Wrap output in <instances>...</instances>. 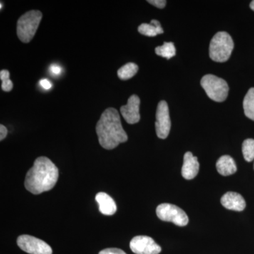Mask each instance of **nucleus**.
Instances as JSON below:
<instances>
[{"label": "nucleus", "mask_w": 254, "mask_h": 254, "mask_svg": "<svg viewBox=\"0 0 254 254\" xmlns=\"http://www.w3.org/2000/svg\"><path fill=\"white\" fill-rule=\"evenodd\" d=\"M8 131L4 125H0V141H3L7 135Z\"/></svg>", "instance_id": "24"}, {"label": "nucleus", "mask_w": 254, "mask_h": 254, "mask_svg": "<svg viewBox=\"0 0 254 254\" xmlns=\"http://www.w3.org/2000/svg\"><path fill=\"white\" fill-rule=\"evenodd\" d=\"M50 72L55 75H59L62 71V68L60 66L56 64H53L50 67Z\"/></svg>", "instance_id": "23"}, {"label": "nucleus", "mask_w": 254, "mask_h": 254, "mask_svg": "<svg viewBox=\"0 0 254 254\" xmlns=\"http://www.w3.org/2000/svg\"><path fill=\"white\" fill-rule=\"evenodd\" d=\"M17 245L23 252L30 254H52L53 250L44 241L31 236L23 235L18 237Z\"/></svg>", "instance_id": "7"}, {"label": "nucleus", "mask_w": 254, "mask_h": 254, "mask_svg": "<svg viewBox=\"0 0 254 254\" xmlns=\"http://www.w3.org/2000/svg\"><path fill=\"white\" fill-rule=\"evenodd\" d=\"M200 85L210 99L215 102H223L229 93L228 84L225 80L212 74L205 75L200 81Z\"/></svg>", "instance_id": "5"}, {"label": "nucleus", "mask_w": 254, "mask_h": 254, "mask_svg": "<svg viewBox=\"0 0 254 254\" xmlns=\"http://www.w3.org/2000/svg\"><path fill=\"white\" fill-rule=\"evenodd\" d=\"M234 49V42L226 32H218L212 38L209 48L210 59L217 63H225L230 59Z\"/></svg>", "instance_id": "3"}, {"label": "nucleus", "mask_w": 254, "mask_h": 254, "mask_svg": "<svg viewBox=\"0 0 254 254\" xmlns=\"http://www.w3.org/2000/svg\"><path fill=\"white\" fill-rule=\"evenodd\" d=\"M140 98L136 95H133L128 98L126 105L120 108L122 115L127 123L130 125L138 123L140 121Z\"/></svg>", "instance_id": "10"}, {"label": "nucleus", "mask_w": 254, "mask_h": 254, "mask_svg": "<svg viewBox=\"0 0 254 254\" xmlns=\"http://www.w3.org/2000/svg\"><path fill=\"white\" fill-rule=\"evenodd\" d=\"M40 84L44 89L48 90L52 88V83L48 79H46V78L41 80Z\"/></svg>", "instance_id": "25"}, {"label": "nucleus", "mask_w": 254, "mask_h": 254, "mask_svg": "<svg viewBox=\"0 0 254 254\" xmlns=\"http://www.w3.org/2000/svg\"><path fill=\"white\" fill-rule=\"evenodd\" d=\"M171 128V120L169 113L168 103L162 100L158 103L156 111L155 131L157 136L161 139H165L169 136Z\"/></svg>", "instance_id": "8"}, {"label": "nucleus", "mask_w": 254, "mask_h": 254, "mask_svg": "<svg viewBox=\"0 0 254 254\" xmlns=\"http://www.w3.org/2000/svg\"><path fill=\"white\" fill-rule=\"evenodd\" d=\"M96 133L100 145L106 150H113L128 140L120 114L113 108H108L102 114L97 123Z\"/></svg>", "instance_id": "2"}, {"label": "nucleus", "mask_w": 254, "mask_h": 254, "mask_svg": "<svg viewBox=\"0 0 254 254\" xmlns=\"http://www.w3.org/2000/svg\"><path fill=\"white\" fill-rule=\"evenodd\" d=\"M199 171L198 158L193 156L190 152H187L184 155V163L182 168V175L187 180H193Z\"/></svg>", "instance_id": "11"}, {"label": "nucleus", "mask_w": 254, "mask_h": 254, "mask_svg": "<svg viewBox=\"0 0 254 254\" xmlns=\"http://www.w3.org/2000/svg\"><path fill=\"white\" fill-rule=\"evenodd\" d=\"M242 153L246 161H253L254 160V139L248 138L243 142L242 144Z\"/></svg>", "instance_id": "19"}, {"label": "nucleus", "mask_w": 254, "mask_h": 254, "mask_svg": "<svg viewBox=\"0 0 254 254\" xmlns=\"http://www.w3.org/2000/svg\"><path fill=\"white\" fill-rule=\"evenodd\" d=\"M148 2L159 9H163L166 5L167 1L165 0H148Z\"/></svg>", "instance_id": "22"}, {"label": "nucleus", "mask_w": 254, "mask_h": 254, "mask_svg": "<svg viewBox=\"0 0 254 254\" xmlns=\"http://www.w3.org/2000/svg\"><path fill=\"white\" fill-rule=\"evenodd\" d=\"M95 200L99 205L100 213L105 215H114L117 211L115 200L108 193L100 192L95 195Z\"/></svg>", "instance_id": "13"}, {"label": "nucleus", "mask_w": 254, "mask_h": 254, "mask_svg": "<svg viewBox=\"0 0 254 254\" xmlns=\"http://www.w3.org/2000/svg\"><path fill=\"white\" fill-rule=\"evenodd\" d=\"M221 203L225 208L235 211H242L246 208L245 198L236 192L229 191L222 195Z\"/></svg>", "instance_id": "12"}, {"label": "nucleus", "mask_w": 254, "mask_h": 254, "mask_svg": "<svg viewBox=\"0 0 254 254\" xmlns=\"http://www.w3.org/2000/svg\"><path fill=\"white\" fill-rule=\"evenodd\" d=\"M138 31L143 36L155 37L163 34V29L158 20H152L150 23H142L138 28Z\"/></svg>", "instance_id": "15"}, {"label": "nucleus", "mask_w": 254, "mask_h": 254, "mask_svg": "<svg viewBox=\"0 0 254 254\" xmlns=\"http://www.w3.org/2000/svg\"><path fill=\"white\" fill-rule=\"evenodd\" d=\"M99 254H127L124 251L118 248H108L102 250Z\"/></svg>", "instance_id": "21"}, {"label": "nucleus", "mask_w": 254, "mask_h": 254, "mask_svg": "<svg viewBox=\"0 0 254 254\" xmlns=\"http://www.w3.org/2000/svg\"><path fill=\"white\" fill-rule=\"evenodd\" d=\"M10 73L8 70H1L0 71V78L1 81V89L5 92H9L12 90L13 83L9 79Z\"/></svg>", "instance_id": "20"}, {"label": "nucleus", "mask_w": 254, "mask_h": 254, "mask_svg": "<svg viewBox=\"0 0 254 254\" xmlns=\"http://www.w3.org/2000/svg\"><path fill=\"white\" fill-rule=\"evenodd\" d=\"M156 213L159 219L163 221L173 222L178 226H186L189 222L186 213L175 205L162 203L157 207Z\"/></svg>", "instance_id": "6"}, {"label": "nucleus", "mask_w": 254, "mask_h": 254, "mask_svg": "<svg viewBox=\"0 0 254 254\" xmlns=\"http://www.w3.org/2000/svg\"><path fill=\"white\" fill-rule=\"evenodd\" d=\"M1 9H2V2H1Z\"/></svg>", "instance_id": "27"}, {"label": "nucleus", "mask_w": 254, "mask_h": 254, "mask_svg": "<svg viewBox=\"0 0 254 254\" xmlns=\"http://www.w3.org/2000/svg\"><path fill=\"white\" fill-rule=\"evenodd\" d=\"M250 7H251V9H252V10H253V11H254V1H252V2H251Z\"/></svg>", "instance_id": "26"}, {"label": "nucleus", "mask_w": 254, "mask_h": 254, "mask_svg": "<svg viewBox=\"0 0 254 254\" xmlns=\"http://www.w3.org/2000/svg\"><path fill=\"white\" fill-rule=\"evenodd\" d=\"M243 108L246 116L254 121V88L247 92L244 99Z\"/></svg>", "instance_id": "16"}, {"label": "nucleus", "mask_w": 254, "mask_h": 254, "mask_svg": "<svg viewBox=\"0 0 254 254\" xmlns=\"http://www.w3.org/2000/svg\"></svg>", "instance_id": "28"}, {"label": "nucleus", "mask_w": 254, "mask_h": 254, "mask_svg": "<svg viewBox=\"0 0 254 254\" xmlns=\"http://www.w3.org/2000/svg\"><path fill=\"white\" fill-rule=\"evenodd\" d=\"M59 177V170L49 158L39 157L26 174L24 185L33 194H40L54 188Z\"/></svg>", "instance_id": "1"}, {"label": "nucleus", "mask_w": 254, "mask_h": 254, "mask_svg": "<svg viewBox=\"0 0 254 254\" xmlns=\"http://www.w3.org/2000/svg\"><path fill=\"white\" fill-rule=\"evenodd\" d=\"M43 14L38 10H31L25 13L19 18L16 26L18 39L24 43H29L36 34Z\"/></svg>", "instance_id": "4"}, {"label": "nucleus", "mask_w": 254, "mask_h": 254, "mask_svg": "<svg viewBox=\"0 0 254 254\" xmlns=\"http://www.w3.org/2000/svg\"><path fill=\"white\" fill-rule=\"evenodd\" d=\"M155 53L162 58L170 60L176 55V49L173 43H164L163 46H158L155 48Z\"/></svg>", "instance_id": "18"}, {"label": "nucleus", "mask_w": 254, "mask_h": 254, "mask_svg": "<svg viewBox=\"0 0 254 254\" xmlns=\"http://www.w3.org/2000/svg\"><path fill=\"white\" fill-rule=\"evenodd\" d=\"M138 71L136 64L129 63L124 65L118 71L119 78L122 80H128L134 76Z\"/></svg>", "instance_id": "17"}, {"label": "nucleus", "mask_w": 254, "mask_h": 254, "mask_svg": "<svg viewBox=\"0 0 254 254\" xmlns=\"http://www.w3.org/2000/svg\"><path fill=\"white\" fill-rule=\"evenodd\" d=\"M130 248L136 254H159L162 249L151 237L136 236L130 242Z\"/></svg>", "instance_id": "9"}, {"label": "nucleus", "mask_w": 254, "mask_h": 254, "mask_svg": "<svg viewBox=\"0 0 254 254\" xmlns=\"http://www.w3.org/2000/svg\"><path fill=\"white\" fill-rule=\"evenodd\" d=\"M216 168L218 173L223 176L233 175L237 170L236 163L230 155L220 157L217 161Z\"/></svg>", "instance_id": "14"}]
</instances>
